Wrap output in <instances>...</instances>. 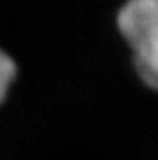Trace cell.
I'll return each instance as SVG.
<instances>
[{
    "instance_id": "6da1fadb",
    "label": "cell",
    "mask_w": 158,
    "mask_h": 160,
    "mask_svg": "<svg viewBox=\"0 0 158 160\" xmlns=\"http://www.w3.org/2000/svg\"><path fill=\"white\" fill-rule=\"evenodd\" d=\"M134 50L136 68L150 88L158 89V5L136 13L121 28Z\"/></svg>"
},
{
    "instance_id": "7a4b0ae2",
    "label": "cell",
    "mask_w": 158,
    "mask_h": 160,
    "mask_svg": "<svg viewBox=\"0 0 158 160\" xmlns=\"http://www.w3.org/2000/svg\"><path fill=\"white\" fill-rule=\"evenodd\" d=\"M15 74H16V67L13 60L5 52L0 50V103L5 99Z\"/></svg>"
}]
</instances>
